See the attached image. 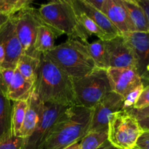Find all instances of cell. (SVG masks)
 <instances>
[{"label": "cell", "instance_id": "836d02e7", "mask_svg": "<svg viewBox=\"0 0 149 149\" xmlns=\"http://www.w3.org/2000/svg\"><path fill=\"white\" fill-rule=\"evenodd\" d=\"M138 4L141 6L143 9L144 12L146 15L147 20H148V33H149V0H137Z\"/></svg>", "mask_w": 149, "mask_h": 149}, {"label": "cell", "instance_id": "8fae6325", "mask_svg": "<svg viewBox=\"0 0 149 149\" xmlns=\"http://www.w3.org/2000/svg\"><path fill=\"white\" fill-rule=\"evenodd\" d=\"M0 43L5 52V60L1 68H16L19 58L23 54V47L16 33L13 17H10L0 29Z\"/></svg>", "mask_w": 149, "mask_h": 149}, {"label": "cell", "instance_id": "ffe728a7", "mask_svg": "<svg viewBox=\"0 0 149 149\" xmlns=\"http://www.w3.org/2000/svg\"><path fill=\"white\" fill-rule=\"evenodd\" d=\"M86 45L96 68L103 70L109 69L110 68V60L106 41L98 39L93 43L88 42Z\"/></svg>", "mask_w": 149, "mask_h": 149}, {"label": "cell", "instance_id": "4dcf8cb0", "mask_svg": "<svg viewBox=\"0 0 149 149\" xmlns=\"http://www.w3.org/2000/svg\"><path fill=\"white\" fill-rule=\"evenodd\" d=\"M132 149H149V130L143 131Z\"/></svg>", "mask_w": 149, "mask_h": 149}, {"label": "cell", "instance_id": "2e32d148", "mask_svg": "<svg viewBox=\"0 0 149 149\" xmlns=\"http://www.w3.org/2000/svg\"><path fill=\"white\" fill-rule=\"evenodd\" d=\"M73 1L79 8L81 9L111 38L122 35L117 30V29L112 24L111 22L109 20V19L104 13L93 7L91 4L87 2V0H73Z\"/></svg>", "mask_w": 149, "mask_h": 149}, {"label": "cell", "instance_id": "4316f807", "mask_svg": "<svg viewBox=\"0 0 149 149\" xmlns=\"http://www.w3.org/2000/svg\"><path fill=\"white\" fill-rule=\"evenodd\" d=\"M144 88V84L142 83L138 85L132 90H131L124 98L123 102V109L122 110H128V109H132L138 101L140 95L142 93Z\"/></svg>", "mask_w": 149, "mask_h": 149}, {"label": "cell", "instance_id": "f35d334b", "mask_svg": "<svg viewBox=\"0 0 149 149\" xmlns=\"http://www.w3.org/2000/svg\"><path fill=\"white\" fill-rule=\"evenodd\" d=\"M63 149H80V142L75 143L72 144V145L69 146Z\"/></svg>", "mask_w": 149, "mask_h": 149}, {"label": "cell", "instance_id": "52a82bcc", "mask_svg": "<svg viewBox=\"0 0 149 149\" xmlns=\"http://www.w3.org/2000/svg\"><path fill=\"white\" fill-rule=\"evenodd\" d=\"M16 33L23 47V54L40 58V54L35 50L36 35L42 22L38 14L37 9L29 7L13 16Z\"/></svg>", "mask_w": 149, "mask_h": 149}, {"label": "cell", "instance_id": "f1b7e54d", "mask_svg": "<svg viewBox=\"0 0 149 149\" xmlns=\"http://www.w3.org/2000/svg\"><path fill=\"white\" fill-rule=\"evenodd\" d=\"M0 149H23V138L11 135L0 143Z\"/></svg>", "mask_w": 149, "mask_h": 149}, {"label": "cell", "instance_id": "6da1fadb", "mask_svg": "<svg viewBox=\"0 0 149 149\" xmlns=\"http://www.w3.org/2000/svg\"><path fill=\"white\" fill-rule=\"evenodd\" d=\"M33 93L44 103L64 107L77 106L73 79L44 54L41 55Z\"/></svg>", "mask_w": 149, "mask_h": 149}, {"label": "cell", "instance_id": "277c9868", "mask_svg": "<svg viewBox=\"0 0 149 149\" xmlns=\"http://www.w3.org/2000/svg\"><path fill=\"white\" fill-rule=\"evenodd\" d=\"M44 55L72 79L85 77L96 68L87 45L78 39H68Z\"/></svg>", "mask_w": 149, "mask_h": 149}, {"label": "cell", "instance_id": "7c38bea8", "mask_svg": "<svg viewBox=\"0 0 149 149\" xmlns=\"http://www.w3.org/2000/svg\"><path fill=\"white\" fill-rule=\"evenodd\" d=\"M106 71L112 92L123 99L143 83L135 68H109Z\"/></svg>", "mask_w": 149, "mask_h": 149}, {"label": "cell", "instance_id": "ba28073f", "mask_svg": "<svg viewBox=\"0 0 149 149\" xmlns=\"http://www.w3.org/2000/svg\"><path fill=\"white\" fill-rule=\"evenodd\" d=\"M68 107L44 103L39 121L29 138L23 139V149H38L59 116Z\"/></svg>", "mask_w": 149, "mask_h": 149}, {"label": "cell", "instance_id": "74e56055", "mask_svg": "<svg viewBox=\"0 0 149 149\" xmlns=\"http://www.w3.org/2000/svg\"><path fill=\"white\" fill-rule=\"evenodd\" d=\"M9 18H10V17H6L5 15H2L1 13H0V29H1V26H2L3 25H4V23L8 20Z\"/></svg>", "mask_w": 149, "mask_h": 149}, {"label": "cell", "instance_id": "7402d4cb", "mask_svg": "<svg viewBox=\"0 0 149 149\" xmlns=\"http://www.w3.org/2000/svg\"><path fill=\"white\" fill-rule=\"evenodd\" d=\"M56 37L55 33L50 28L45 24H42L39 28L36 35L34 45L36 52L42 55L53 49L55 47V39Z\"/></svg>", "mask_w": 149, "mask_h": 149}, {"label": "cell", "instance_id": "603a6c76", "mask_svg": "<svg viewBox=\"0 0 149 149\" xmlns=\"http://www.w3.org/2000/svg\"><path fill=\"white\" fill-rule=\"evenodd\" d=\"M75 9L76 14H77V19L79 23L80 26H81L84 31L87 33L89 36H96L99 38V39L103 41L109 40L111 39L108 34H106L92 19H90L82 10L79 8L75 4L74 1L71 0Z\"/></svg>", "mask_w": 149, "mask_h": 149}, {"label": "cell", "instance_id": "1f68e13d", "mask_svg": "<svg viewBox=\"0 0 149 149\" xmlns=\"http://www.w3.org/2000/svg\"><path fill=\"white\" fill-rule=\"evenodd\" d=\"M125 111H127L130 114L133 116L137 120H140L141 119L149 117V106L146 108H144L143 109H130Z\"/></svg>", "mask_w": 149, "mask_h": 149}, {"label": "cell", "instance_id": "d590c367", "mask_svg": "<svg viewBox=\"0 0 149 149\" xmlns=\"http://www.w3.org/2000/svg\"><path fill=\"white\" fill-rule=\"evenodd\" d=\"M4 60H5V52L3 45L0 43V69L4 64Z\"/></svg>", "mask_w": 149, "mask_h": 149}, {"label": "cell", "instance_id": "4fadbf2b", "mask_svg": "<svg viewBox=\"0 0 149 149\" xmlns=\"http://www.w3.org/2000/svg\"><path fill=\"white\" fill-rule=\"evenodd\" d=\"M109 55L110 68H135V56L122 35L106 41Z\"/></svg>", "mask_w": 149, "mask_h": 149}, {"label": "cell", "instance_id": "9c48e42d", "mask_svg": "<svg viewBox=\"0 0 149 149\" xmlns=\"http://www.w3.org/2000/svg\"><path fill=\"white\" fill-rule=\"evenodd\" d=\"M123 97L113 92L109 93L93 109L89 132L108 131V125L113 113L123 109Z\"/></svg>", "mask_w": 149, "mask_h": 149}, {"label": "cell", "instance_id": "8992f818", "mask_svg": "<svg viewBox=\"0 0 149 149\" xmlns=\"http://www.w3.org/2000/svg\"><path fill=\"white\" fill-rule=\"evenodd\" d=\"M143 130L138 121L127 111L113 113L108 125V141L118 149H132Z\"/></svg>", "mask_w": 149, "mask_h": 149}, {"label": "cell", "instance_id": "7a4b0ae2", "mask_svg": "<svg viewBox=\"0 0 149 149\" xmlns=\"http://www.w3.org/2000/svg\"><path fill=\"white\" fill-rule=\"evenodd\" d=\"M93 109L68 107L54 123L38 149H63L80 142L88 133Z\"/></svg>", "mask_w": 149, "mask_h": 149}, {"label": "cell", "instance_id": "30bf717a", "mask_svg": "<svg viewBox=\"0 0 149 149\" xmlns=\"http://www.w3.org/2000/svg\"><path fill=\"white\" fill-rule=\"evenodd\" d=\"M122 36L132 50L137 72L143 83H149V33L130 32Z\"/></svg>", "mask_w": 149, "mask_h": 149}, {"label": "cell", "instance_id": "ac0fdd59", "mask_svg": "<svg viewBox=\"0 0 149 149\" xmlns=\"http://www.w3.org/2000/svg\"><path fill=\"white\" fill-rule=\"evenodd\" d=\"M13 104L0 86V143L12 135Z\"/></svg>", "mask_w": 149, "mask_h": 149}, {"label": "cell", "instance_id": "3957f363", "mask_svg": "<svg viewBox=\"0 0 149 149\" xmlns=\"http://www.w3.org/2000/svg\"><path fill=\"white\" fill-rule=\"evenodd\" d=\"M41 20L50 28L56 36L66 34L69 39H80L88 43L89 36L80 26L71 0H55L37 9Z\"/></svg>", "mask_w": 149, "mask_h": 149}, {"label": "cell", "instance_id": "d6986e66", "mask_svg": "<svg viewBox=\"0 0 149 149\" xmlns=\"http://www.w3.org/2000/svg\"><path fill=\"white\" fill-rule=\"evenodd\" d=\"M122 2L127 10L135 32L148 33V23L146 15L137 0H122Z\"/></svg>", "mask_w": 149, "mask_h": 149}, {"label": "cell", "instance_id": "e0dca14e", "mask_svg": "<svg viewBox=\"0 0 149 149\" xmlns=\"http://www.w3.org/2000/svg\"><path fill=\"white\" fill-rule=\"evenodd\" d=\"M34 84L28 81L15 69L14 77L7 93L11 101L28 100L33 90Z\"/></svg>", "mask_w": 149, "mask_h": 149}, {"label": "cell", "instance_id": "5bb4252c", "mask_svg": "<svg viewBox=\"0 0 149 149\" xmlns=\"http://www.w3.org/2000/svg\"><path fill=\"white\" fill-rule=\"evenodd\" d=\"M104 13L122 34L135 32L122 0H106Z\"/></svg>", "mask_w": 149, "mask_h": 149}, {"label": "cell", "instance_id": "44dd1931", "mask_svg": "<svg viewBox=\"0 0 149 149\" xmlns=\"http://www.w3.org/2000/svg\"><path fill=\"white\" fill-rule=\"evenodd\" d=\"M40 58L23 54L17 61L16 70L26 79L35 84L40 65Z\"/></svg>", "mask_w": 149, "mask_h": 149}, {"label": "cell", "instance_id": "d6a6232c", "mask_svg": "<svg viewBox=\"0 0 149 149\" xmlns=\"http://www.w3.org/2000/svg\"><path fill=\"white\" fill-rule=\"evenodd\" d=\"M87 2L99 11L104 13L106 5V0H87Z\"/></svg>", "mask_w": 149, "mask_h": 149}, {"label": "cell", "instance_id": "e575fe53", "mask_svg": "<svg viewBox=\"0 0 149 149\" xmlns=\"http://www.w3.org/2000/svg\"><path fill=\"white\" fill-rule=\"evenodd\" d=\"M138 121L143 130H149V117L141 119Z\"/></svg>", "mask_w": 149, "mask_h": 149}, {"label": "cell", "instance_id": "83f0119b", "mask_svg": "<svg viewBox=\"0 0 149 149\" xmlns=\"http://www.w3.org/2000/svg\"><path fill=\"white\" fill-rule=\"evenodd\" d=\"M15 69V68H1L0 69V86L1 89L5 92L6 94L14 77Z\"/></svg>", "mask_w": 149, "mask_h": 149}, {"label": "cell", "instance_id": "5b68a950", "mask_svg": "<svg viewBox=\"0 0 149 149\" xmlns=\"http://www.w3.org/2000/svg\"><path fill=\"white\" fill-rule=\"evenodd\" d=\"M77 106L93 109L112 92L106 70L95 68L84 77L73 79Z\"/></svg>", "mask_w": 149, "mask_h": 149}, {"label": "cell", "instance_id": "f546056e", "mask_svg": "<svg viewBox=\"0 0 149 149\" xmlns=\"http://www.w3.org/2000/svg\"><path fill=\"white\" fill-rule=\"evenodd\" d=\"M148 106H149V84L144 87L142 93L132 109H143Z\"/></svg>", "mask_w": 149, "mask_h": 149}, {"label": "cell", "instance_id": "9a60e30c", "mask_svg": "<svg viewBox=\"0 0 149 149\" xmlns=\"http://www.w3.org/2000/svg\"><path fill=\"white\" fill-rule=\"evenodd\" d=\"M43 103L33 92L29 98V106L18 137L26 139L29 138L36 128L42 113Z\"/></svg>", "mask_w": 149, "mask_h": 149}, {"label": "cell", "instance_id": "8d00e7d4", "mask_svg": "<svg viewBox=\"0 0 149 149\" xmlns=\"http://www.w3.org/2000/svg\"><path fill=\"white\" fill-rule=\"evenodd\" d=\"M97 149H118V148H116V147H114L113 146H112L111 144L109 142V141L107 140V141H106V142H105L101 146L99 147Z\"/></svg>", "mask_w": 149, "mask_h": 149}, {"label": "cell", "instance_id": "cb8c5ba5", "mask_svg": "<svg viewBox=\"0 0 149 149\" xmlns=\"http://www.w3.org/2000/svg\"><path fill=\"white\" fill-rule=\"evenodd\" d=\"M28 106H29V99L13 102L12 135L18 137V134L24 121Z\"/></svg>", "mask_w": 149, "mask_h": 149}, {"label": "cell", "instance_id": "484cf974", "mask_svg": "<svg viewBox=\"0 0 149 149\" xmlns=\"http://www.w3.org/2000/svg\"><path fill=\"white\" fill-rule=\"evenodd\" d=\"M108 140L107 132H89L80 141V149H97Z\"/></svg>", "mask_w": 149, "mask_h": 149}, {"label": "cell", "instance_id": "d4e9b609", "mask_svg": "<svg viewBox=\"0 0 149 149\" xmlns=\"http://www.w3.org/2000/svg\"><path fill=\"white\" fill-rule=\"evenodd\" d=\"M31 0H0V13L7 17H11L20 11L31 7Z\"/></svg>", "mask_w": 149, "mask_h": 149}]
</instances>
